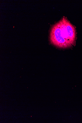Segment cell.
<instances>
[{"mask_svg":"<svg viewBox=\"0 0 82 123\" xmlns=\"http://www.w3.org/2000/svg\"><path fill=\"white\" fill-rule=\"evenodd\" d=\"M76 36L75 27L64 18L52 27L50 39L54 45L65 48L74 45Z\"/></svg>","mask_w":82,"mask_h":123,"instance_id":"obj_1","label":"cell"}]
</instances>
